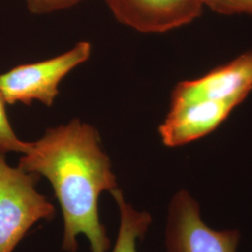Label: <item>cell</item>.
<instances>
[{
  "instance_id": "6da1fadb",
  "label": "cell",
  "mask_w": 252,
  "mask_h": 252,
  "mask_svg": "<svg viewBox=\"0 0 252 252\" xmlns=\"http://www.w3.org/2000/svg\"><path fill=\"white\" fill-rule=\"evenodd\" d=\"M18 166L52 184L63 216V250L77 252L78 237L84 235L91 252H108L110 240L98 202L103 192L117 189V178L94 126L74 119L48 129L29 143Z\"/></svg>"
},
{
  "instance_id": "7a4b0ae2",
  "label": "cell",
  "mask_w": 252,
  "mask_h": 252,
  "mask_svg": "<svg viewBox=\"0 0 252 252\" xmlns=\"http://www.w3.org/2000/svg\"><path fill=\"white\" fill-rule=\"evenodd\" d=\"M38 176L9 165L0 153V252H13L39 220L54 215V206L38 192Z\"/></svg>"
},
{
  "instance_id": "3957f363",
  "label": "cell",
  "mask_w": 252,
  "mask_h": 252,
  "mask_svg": "<svg viewBox=\"0 0 252 252\" xmlns=\"http://www.w3.org/2000/svg\"><path fill=\"white\" fill-rule=\"evenodd\" d=\"M92 47L87 41L53 58L23 63L0 75V90L7 104L29 105L38 101L50 107L59 94L61 81L74 68L90 58Z\"/></svg>"
},
{
  "instance_id": "277c9868",
  "label": "cell",
  "mask_w": 252,
  "mask_h": 252,
  "mask_svg": "<svg viewBox=\"0 0 252 252\" xmlns=\"http://www.w3.org/2000/svg\"><path fill=\"white\" fill-rule=\"evenodd\" d=\"M240 240L237 229L216 230L207 225L197 199L189 190L174 193L167 207L166 252H237Z\"/></svg>"
},
{
  "instance_id": "5b68a950",
  "label": "cell",
  "mask_w": 252,
  "mask_h": 252,
  "mask_svg": "<svg viewBox=\"0 0 252 252\" xmlns=\"http://www.w3.org/2000/svg\"><path fill=\"white\" fill-rule=\"evenodd\" d=\"M123 25L145 34H161L201 16L200 0H105Z\"/></svg>"
},
{
  "instance_id": "8992f818",
  "label": "cell",
  "mask_w": 252,
  "mask_h": 252,
  "mask_svg": "<svg viewBox=\"0 0 252 252\" xmlns=\"http://www.w3.org/2000/svg\"><path fill=\"white\" fill-rule=\"evenodd\" d=\"M244 100H201L170 105L159 126L162 144L176 148L189 144L212 133Z\"/></svg>"
},
{
  "instance_id": "52a82bcc",
  "label": "cell",
  "mask_w": 252,
  "mask_h": 252,
  "mask_svg": "<svg viewBox=\"0 0 252 252\" xmlns=\"http://www.w3.org/2000/svg\"><path fill=\"white\" fill-rule=\"evenodd\" d=\"M252 90V50L196 80L179 82L170 105L201 100L246 99Z\"/></svg>"
},
{
  "instance_id": "ba28073f",
  "label": "cell",
  "mask_w": 252,
  "mask_h": 252,
  "mask_svg": "<svg viewBox=\"0 0 252 252\" xmlns=\"http://www.w3.org/2000/svg\"><path fill=\"white\" fill-rule=\"evenodd\" d=\"M110 194L117 204L120 213L117 240L111 252H136L137 241L145 237L153 223L152 214L136 209L119 188L110 191Z\"/></svg>"
},
{
  "instance_id": "9c48e42d",
  "label": "cell",
  "mask_w": 252,
  "mask_h": 252,
  "mask_svg": "<svg viewBox=\"0 0 252 252\" xmlns=\"http://www.w3.org/2000/svg\"><path fill=\"white\" fill-rule=\"evenodd\" d=\"M7 102L0 90V153H27L29 143L20 139L9 123L7 110Z\"/></svg>"
},
{
  "instance_id": "30bf717a",
  "label": "cell",
  "mask_w": 252,
  "mask_h": 252,
  "mask_svg": "<svg viewBox=\"0 0 252 252\" xmlns=\"http://www.w3.org/2000/svg\"><path fill=\"white\" fill-rule=\"evenodd\" d=\"M203 6H207L220 14H251L252 0H200Z\"/></svg>"
},
{
  "instance_id": "8fae6325",
  "label": "cell",
  "mask_w": 252,
  "mask_h": 252,
  "mask_svg": "<svg viewBox=\"0 0 252 252\" xmlns=\"http://www.w3.org/2000/svg\"><path fill=\"white\" fill-rule=\"evenodd\" d=\"M27 9L34 14H45L69 9L84 0H25Z\"/></svg>"
}]
</instances>
